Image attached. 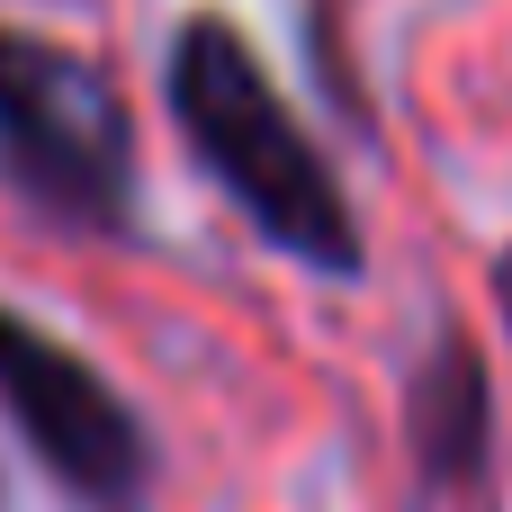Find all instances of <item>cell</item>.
Instances as JSON below:
<instances>
[{
	"label": "cell",
	"instance_id": "1",
	"mask_svg": "<svg viewBox=\"0 0 512 512\" xmlns=\"http://www.w3.org/2000/svg\"><path fill=\"white\" fill-rule=\"evenodd\" d=\"M171 117H180L189 153L207 162V180L261 225V243H279L288 261L333 270V279L360 270V225H351L333 162L306 144L279 81L225 18H189L171 36Z\"/></svg>",
	"mask_w": 512,
	"mask_h": 512
},
{
	"label": "cell",
	"instance_id": "5",
	"mask_svg": "<svg viewBox=\"0 0 512 512\" xmlns=\"http://www.w3.org/2000/svg\"><path fill=\"white\" fill-rule=\"evenodd\" d=\"M495 297H504V315H512V252L495 261Z\"/></svg>",
	"mask_w": 512,
	"mask_h": 512
},
{
	"label": "cell",
	"instance_id": "4",
	"mask_svg": "<svg viewBox=\"0 0 512 512\" xmlns=\"http://www.w3.org/2000/svg\"><path fill=\"white\" fill-rule=\"evenodd\" d=\"M486 441H495V396H486V360L450 333L423 378H414V459L432 486H477L486 477Z\"/></svg>",
	"mask_w": 512,
	"mask_h": 512
},
{
	"label": "cell",
	"instance_id": "3",
	"mask_svg": "<svg viewBox=\"0 0 512 512\" xmlns=\"http://www.w3.org/2000/svg\"><path fill=\"white\" fill-rule=\"evenodd\" d=\"M0 405L18 414V432L36 441V459L72 495H90L108 512L144 495L153 450H144V423L126 414V396L81 351H63L54 333H36L18 306H0Z\"/></svg>",
	"mask_w": 512,
	"mask_h": 512
},
{
	"label": "cell",
	"instance_id": "2",
	"mask_svg": "<svg viewBox=\"0 0 512 512\" xmlns=\"http://www.w3.org/2000/svg\"><path fill=\"white\" fill-rule=\"evenodd\" d=\"M0 153L72 225H126L135 198V117L117 81L27 27H0Z\"/></svg>",
	"mask_w": 512,
	"mask_h": 512
}]
</instances>
